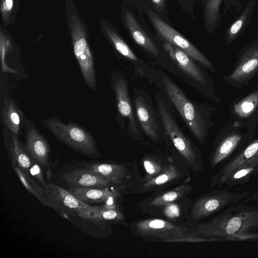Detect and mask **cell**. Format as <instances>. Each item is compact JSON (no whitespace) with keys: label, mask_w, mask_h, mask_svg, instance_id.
I'll list each match as a JSON object with an SVG mask.
<instances>
[{"label":"cell","mask_w":258,"mask_h":258,"mask_svg":"<svg viewBox=\"0 0 258 258\" xmlns=\"http://www.w3.org/2000/svg\"><path fill=\"white\" fill-rule=\"evenodd\" d=\"M253 196L229 206L210 220L195 225L192 232L225 241H258V206L249 205Z\"/></svg>","instance_id":"cell-1"},{"label":"cell","mask_w":258,"mask_h":258,"mask_svg":"<svg viewBox=\"0 0 258 258\" xmlns=\"http://www.w3.org/2000/svg\"><path fill=\"white\" fill-rule=\"evenodd\" d=\"M136 236L148 241L166 242H203L222 241L194 233L183 225L157 218L139 219L130 225Z\"/></svg>","instance_id":"cell-2"},{"label":"cell","mask_w":258,"mask_h":258,"mask_svg":"<svg viewBox=\"0 0 258 258\" xmlns=\"http://www.w3.org/2000/svg\"><path fill=\"white\" fill-rule=\"evenodd\" d=\"M43 124L56 139L75 151L91 158L102 157L93 137L84 127L74 122H63L55 116L44 119Z\"/></svg>","instance_id":"cell-3"},{"label":"cell","mask_w":258,"mask_h":258,"mask_svg":"<svg viewBox=\"0 0 258 258\" xmlns=\"http://www.w3.org/2000/svg\"><path fill=\"white\" fill-rule=\"evenodd\" d=\"M250 195V190L236 191L226 189L209 192L191 204L186 220L190 223L197 222L244 201Z\"/></svg>","instance_id":"cell-4"},{"label":"cell","mask_w":258,"mask_h":258,"mask_svg":"<svg viewBox=\"0 0 258 258\" xmlns=\"http://www.w3.org/2000/svg\"><path fill=\"white\" fill-rule=\"evenodd\" d=\"M163 80L170 99L195 137L203 143L206 137V126L200 112L172 81L166 77Z\"/></svg>","instance_id":"cell-5"},{"label":"cell","mask_w":258,"mask_h":258,"mask_svg":"<svg viewBox=\"0 0 258 258\" xmlns=\"http://www.w3.org/2000/svg\"><path fill=\"white\" fill-rule=\"evenodd\" d=\"M159 111L167 134L187 165L196 172L203 170L204 162L201 154L195 150L162 103L159 104Z\"/></svg>","instance_id":"cell-6"},{"label":"cell","mask_w":258,"mask_h":258,"mask_svg":"<svg viewBox=\"0 0 258 258\" xmlns=\"http://www.w3.org/2000/svg\"><path fill=\"white\" fill-rule=\"evenodd\" d=\"M73 49L85 83L92 91L96 90L94 59L83 28L78 18L72 17Z\"/></svg>","instance_id":"cell-7"},{"label":"cell","mask_w":258,"mask_h":258,"mask_svg":"<svg viewBox=\"0 0 258 258\" xmlns=\"http://www.w3.org/2000/svg\"><path fill=\"white\" fill-rule=\"evenodd\" d=\"M258 74V38L244 47L239 53L231 72L224 80L234 87L246 85Z\"/></svg>","instance_id":"cell-8"},{"label":"cell","mask_w":258,"mask_h":258,"mask_svg":"<svg viewBox=\"0 0 258 258\" xmlns=\"http://www.w3.org/2000/svg\"><path fill=\"white\" fill-rule=\"evenodd\" d=\"M50 193L54 200L63 209L73 211V215L97 224H102L99 215L102 206H91L79 200L67 189L52 183L47 184Z\"/></svg>","instance_id":"cell-9"},{"label":"cell","mask_w":258,"mask_h":258,"mask_svg":"<svg viewBox=\"0 0 258 258\" xmlns=\"http://www.w3.org/2000/svg\"><path fill=\"white\" fill-rule=\"evenodd\" d=\"M127 164L91 161L82 165L84 168L105 178L120 189L133 187L130 184L134 177L135 168L131 169Z\"/></svg>","instance_id":"cell-10"},{"label":"cell","mask_w":258,"mask_h":258,"mask_svg":"<svg viewBox=\"0 0 258 258\" xmlns=\"http://www.w3.org/2000/svg\"><path fill=\"white\" fill-rule=\"evenodd\" d=\"M250 133L232 131L224 135L215 145L209 157V166L214 168L225 163L250 141Z\"/></svg>","instance_id":"cell-11"},{"label":"cell","mask_w":258,"mask_h":258,"mask_svg":"<svg viewBox=\"0 0 258 258\" xmlns=\"http://www.w3.org/2000/svg\"><path fill=\"white\" fill-rule=\"evenodd\" d=\"M149 14L153 25L165 39L185 52L191 58L199 61L209 70L215 71L214 67L210 61L186 39L164 22L153 12L149 11Z\"/></svg>","instance_id":"cell-12"},{"label":"cell","mask_w":258,"mask_h":258,"mask_svg":"<svg viewBox=\"0 0 258 258\" xmlns=\"http://www.w3.org/2000/svg\"><path fill=\"white\" fill-rule=\"evenodd\" d=\"M189 180L190 178H186L176 187L153 192L139 204V208L150 214L155 215L164 206L186 197L192 190V185Z\"/></svg>","instance_id":"cell-13"},{"label":"cell","mask_w":258,"mask_h":258,"mask_svg":"<svg viewBox=\"0 0 258 258\" xmlns=\"http://www.w3.org/2000/svg\"><path fill=\"white\" fill-rule=\"evenodd\" d=\"M26 152L34 161L41 166L50 165V149L44 137L39 132L34 123L26 119L25 126Z\"/></svg>","instance_id":"cell-14"},{"label":"cell","mask_w":258,"mask_h":258,"mask_svg":"<svg viewBox=\"0 0 258 258\" xmlns=\"http://www.w3.org/2000/svg\"><path fill=\"white\" fill-rule=\"evenodd\" d=\"M184 176L183 170L179 169L176 165L171 162L161 173L148 181L140 182L130 189L126 194H143L160 190L178 182Z\"/></svg>","instance_id":"cell-15"},{"label":"cell","mask_w":258,"mask_h":258,"mask_svg":"<svg viewBox=\"0 0 258 258\" xmlns=\"http://www.w3.org/2000/svg\"><path fill=\"white\" fill-rule=\"evenodd\" d=\"M255 162H258V138L250 141L213 175L211 186H221L224 180L235 169L245 164Z\"/></svg>","instance_id":"cell-16"},{"label":"cell","mask_w":258,"mask_h":258,"mask_svg":"<svg viewBox=\"0 0 258 258\" xmlns=\"http://www.w3.org/2000/svg\"><path fill=\"white\" fill-rule=\"evenodd\" d=\"M2 135L4 147L11 163L16 164L23 172L30 176V169L34 160L26 152L19 136L4 125Z\"/></svg>","instance_id":"cell-17"},{"label":"cell","mask_w":258,"mask_h":258,"mask_svg":"<svg viewBox=\"0 0 258 258\" xmlns=\"http://www.w3.org/2000/svg\"><path fill=\"white\" fill-rule=\"evenodd\" d=\"M11 165L25 189L43 205L54 210L64 218L69 220L66 211L54 200L51 195L43 189L31 176L23 172L16 164Z\"/></svg>","instance_id":"cell-18"},{"label":"cell","mask_w":258,"mask_h":258,"mask_svg":"<svg viewBox=\"0 0 258 258\" xmlns=\"http://www.w3.org/2000/svg\"><path fill=\"white\" fill-rule=\"evenodd\" d=\"M61 177L71 187L103 188L115 186L105 178L82 167L64 173Z\"/></svg>","instance_id":"cell-19"},{"label":"cell","mask_w":258,"mask_h":258,"mask_svg":"<svg viewBox=\"0 0 258 258\" xmlns=\"http://www.w3.org/2000/svg\"><path fill=\"white\" fill-rule=\"evenodd\" d=\"M163 47L171 59L185 74L198 83L206 82L203 72L190 56L169 42H165Z\"/></svg>","instance_id":"cell-20"},{"label":"cell","mask_w":258,"mask_h":258,"mask_svg":"<svg viewBox=\"0 0 258 258\" xmlns=\"http://www.w3.org/2000/svg\"><path fill=\"white\" fill-rule=\"evenodd\" d=\"M2 116L4 126L18 136L22 135L27 118L16 102L7 96L4 99Z\"/></svg>","instance_id":"cell-21"},{"label":"cell","mask_w":258,"mask_h":258,"mask_svg":"<svg viewBox=\"0 0 258 258\" xmlns=\"http://www.w3.org/2000/svg\"><path fill=\"white\" fill-rule=\"evenodd\" d=\"M119 189L120 188L118 187L112 188V187L100 188L71 186L67 188L69 191L78 199L89 204L105 203L110 197L117 192Z\"/></svg>","instance_id":"cell-22"},{"label":"cell","mask_w":258,"mask_h":258,"mask_svg":"<svg viewBox=\"0 0 258 258\" xmlns=\"http://www.w3.org/2000/svg\"><path fill=\"white\" fill-rule=\"evenodd\" d=\"M114 88L118 110L122 116L128 119L131 130L136 133V123L125 81L122 79L117 80L114 84Z\"/></svg>","instance_id":"cell-23"},{"label":"cell","mask_w":258,"mask_h":258,"mask_svg":"<svg viewBox=\"0 0 258 258\" xmlns=\"http://www.w3.org/2000/svg\"><path fill=\"white\" fill-rule=\"evenodd\" d=\"M137 115L139 121L146 134L155 140L157 137V123L150 106L141 96L135 99Z\"/></svg>","instance_id":"cell-24"},{"label":"cell","mask_w":258,"mask_h":258,"mask_svg":"<svg viewBox=\"0 0 258 258\" xmlns=\"http://www.w3.org/2000/svg\"><path fill=\"white\" fill-rule=\"evenodd\" d=\"M191 205V202L187 197L183 198L164 206L155 215L178 223L177 222L187 219Z\"/></svg>","instance_id":"cell-25"},{"label":"cell","mask_w":258,"mask_h":258,"mask_svg":"<svg viewBox=\"0 0 258 258\" xmlns=\"http://www.w3.org/2000/svg\"><path fill=\"white\" fill-rule=\"evenodd\" d=\"M126 26L137 43L154 55H159L158 50L152 39L145 33L133 15L126 12L124 16Z\"/></svg>","instance_id":"cell-26"},{"label":"cell","mask_w":258,"mask_h":258,"mask_svg":"<svg viewBox=\"0 0 258 258\" xmlns=\"http://www.w3.org/2000/svg\"><path fill=\"white\" fill-rule=\"evenodd\" d=\"M255 2L254 0H250L238 18L229 26L225 35L227 43L237 38L249 25Z\"/></svg>","instance_id":"cell-27"},{"label":"cell","mask_w":258,"mask_h":258,"mask_svg":"<svg viewBox=\"0 0 258 258\" xmlns=\"http://www.w3.org/2000/svg\"><path fill=\"white\" fill-rule=\"evenodd\" d=\"M258 173V162L247 163L235 169L226 178L221 186L232 187L248 182Z\"/></svg>","instance_id":"cell-28"},{"label":"cell","mask_w":258,"mask_h":258,"mask_svg":"<svg viewBox=\"0 0 258 258\" xmlns=\"http://www.w3.org/2000/svg\"><path fill=\"white\" fill-rule=\"evenodd\" d=\"M258 105V90H255L244 98L235 103L233 111L240 118H245L251 115Z\"/></svg>","instance_id":"cell-29"},{"label":"cell","mask_w":258,"mask_h":258,"mask_svg":"<svg viewBox=\"0 0 258 258\" xmlns=\"http://www.w3.org/2000/svg\"><path fill=\"white\" fill-rule=\"evenodd\" d=\"M168 164L157 157L144 158L143 165L145 175L140 182L148 181L161 173Z\"/></svg>","instance_id":"cell-30"},{"label":"cell","mask_w":258,"mask_h":258,"mask_svg":"<svg viewBox=\"0 0 258 258\" xmlns=\"http://www.w3.org/2000/svg\"><path fill=\"white\" fill-rule=\"evenodd\" d=\"M105 32L115 49L119 53L131 60L135 61L138 60V58L128 45L113 30L106 27Z\"/></svg>","instance_id":"cell-31"},{"label":"cell","mask_w":258,"mask_h":258,"mask_svg":"<svg viewBox=\"0 0 258 258\" xmlns=\"http://www.w3.org/2000/svg\"><path fill=\"white\" fill-rule=\"evenodd\" d=\"M102 207L99 215L102 223L106 221L122 222L124 220V215L119 209H110L105 208L103 206Z\"/></svg>","instance_id":"cell-32"},{"label":"cell","mask_w":258,"mask_h":258,"mask_svg":"<svg viewBox=\"0 0 258 258\" xmlns=\"http://www.w3.org/2000/svg\"><path fill=\"white\" fill-rule=\"evenodd\" d=\"M221 0H208L206 14L209 23H215L218 17L219 6Z\"/></svg>","instance_id":"cell-33"},{"label":"cell","mask_w":258,"mask_h":258,"mask_svg":"<svg viewBox=\"0 0 258 258\" xmlns=\"http://www.w3.org/2000/svg\"><path fill=\"white\" fill-rule=\"evenodd\" d=\"M0 48H1V59L2 69L4 72L10 73L13 74H16L18 73L15 70L9 67L6 63V55L7 49L9 47L8 43L7 42L5 38L3 36L2 32L1 33V40H0Z\"/></svg>","instance_id":"cell-34"},{"label":"cell","mask_w":258,"mask_h":258,"mask_svg":"<svg viewBox=\"0 0 258 258\" xmlns=\"http://www.w3.org/2000/svg\"><path fill=\"white\" fill-rule=\"evenodd\" d=\"M40 166H41L38 163L34 161L30 169V176L36 178L39 181H40L44 187L45 190L47 192L49 188L44 179L43 173Z\"/></svg>","instance_id":"cell-35"},{"label":"cell","mask_w":258,"mask_h":258,"mask_svg":"<svg viewBox=\"0 0 258 258\" xmlns=\"http://www.w3.org/2000/svg\"><path fill=\"white\" fill-rule=\"evenodd\" d=\"M13 7V0H2V11L4 16L8 14L12 11Z\"/></svg>","instance_id":"cell-36"},{"label":"cell","mask_w":258,"mask_h":258,"mask_svg":"<svg viewBox=\"0 0 258 258\" xmlns=\"http://www.w3.org/2000/svg\"><path fill=\"white\" fill-rule=\"evenodd\" d=\"M157 8L159 9H162L164 7V0H152Z\"/></svg>","instance_id":"cell-37"}]
</instances>
